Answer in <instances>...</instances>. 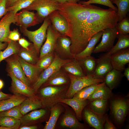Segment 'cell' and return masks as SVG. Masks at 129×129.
I'll list each match as a JSON object with an SVG mask.
<instances>
[{
	"label": "cell",
	"instance_id": "obj_1",
	"mask_svg": "<svg viewBox=\"0 0 129 129\" xmlns=\"http://www.w3.org/2000/svg\"><path fill=\"white\" fill-rule=\"evenodd\" d=\"M59 11L68 23L65 35L71 41L70 50L74 57L85 48L93 35L115 27L119 21L117 12L112 9L91 4L67 2L62 4Z\"/></svg>",
	"mask_w": 129,
	"mask_h": 129
},
{
	"label": "cell",
	"instance_id": "obj_2",
	"mask_svg": "<svg viewBox=\"0 0 129 129\" xmlns=\"http://www.w3.org/2000/svg\"><path fill=\"white\" fill-rule=\"evenodd\" d=\"M129 95L114 94L110 101V119L117 129L123 127L129 111Z\"/></svg>",
	"mask_w": 129,
	"mask_h": 129
},
{
	"label": "cell",
	"instance_id": "obj_3",
	"mask_svg": "<svg viewBox=\"0 0 129 129\" xmlns=\"http://www.w3.org/2000/svg\"><path fill=\"white\" fill-rule=\"evenodd\" d=\"M69 86H50L41 87L36 95L40 100L43 108H50L59 100L65 98Z\"/></svg>",
	"mask_w": 129,
	"mask_h": 129
},
{
	"label": "cell",
	"instance_id": "obj_4",
	"mask_svg": "<svg viewBox=\"0 0 129 129\" xmlns=\"http://www.w3.org/2000/svg\"><path fill=\"white\" fill-rule=\"evenodd\" d=\"M64 110L59 118L55 129H89L90 127L79 122L73 109L69 106L61 102Z\"/></svg>",
	"mask_w": 129,
	"mask_h": 129
},
{
	"label": "cell",
	"instance_id": "obj_5",
	"mask_svg": "<svg viewBox=\"0 0 129 129\" xmlns=\"http://www.w3.org/2000/svg\"><path fill=\"white\" fill-rule=\"evenodd\" d=\"M67 74L70 79V83L65 98H72L76 93L84 87L101 83L104 81V78L96 77L92 75L77 77Z\"/></svg>",
	"mask_w": 129,
	"mask_h": 129
},
{
	"label": "cell",
	"instance_id": "obj_6",
	"mask_svg": "<svg viewBox=\"0 0 129 129\" xmlns=\"http://www.w3.org/2000/svg\"><path fill=\"white\" fill-rule=\"evenodd\" d=\"M71 59H63L57 54H55L54 59L52 64L41 72L37 81L31 86L35 94H37L42 85L51 76L60 70L64 65Z\"/></svg>",
	"mask_w": 129,
	"mask_h": 129
},
{
	"label": "cell",
	"instance_id": "obj_7",
	"mask_svg": "<svg viewBox=\"0 0 129 129\" xmlns=\"http://www.w3.org/2000/svg\"><path fill=\"white\" fill-rule=\"evenodd\" d=\"M51 23L47 16L44 19L41 26L35 31H30L27 28L21 27V29L23 34L33 43V46L38 54L43 43L46 39L47 29Z\"/></svg>",
	"mask_w": 129,
	"mask_h": 129
},
{
	"label": "cell",
	"instance_id": "obj_8",
	"mask_svg": "<svg viewBox=\"0 0 129 129\" xmlns=\"http://www.w3.org/2000/svg\"><path fill=\"white\" fill-rule=\"evenodd\" d=\"M50 114V109L45 108L32 111L23 115L20 119V126L40 125L42 123L46 122Z\"/></svg>",
	"mask_w": 129,
	"mask_h": 129
},
{
	"label": "cell",
	"instance_id": "obj_9",
	"mask_svg": "<svg viewBox=\"0 0 129 129\" xmlns=\"http://www.w3.org/2000/svg\"><path fill=\"white\" fill-rule=\"evenodd\" d=\"M59 7V4L53 0H36L25 9L36 11L38 18L45 19L53 12L58 10Z\"/></svg>",
	"mask_w": 129,
	"mask_h": 129
},
{
	"label": "cell",
	"instance_id": "obj_10",
	"mask_svg": "<svg viewBox=\"0 0 129 129\" xmlns=\"http://www.w3.org/2000/svg\"><path fill=\"white\" fill-rule=\"evenodd\" d=\"M118 34L115 27L104 29L103 31L102 40L95 47L93 53L109 52L114 46L115 40Z\"/></svg>",
	"mask_w": 129,
	"mask_h": 129
},
{
	"label": "cell",
	"instance_id": "obj_11",
	"mask_svg": "<svg viewBox=\"0 0 129 129\" xmlns=\"http://www.w3.org/2000/svg\"><path fill=\"white\" fill-rule=\"evenodd\" d=\"M108 115L106 113L102 115L94 112L86 106L83 110L81 114L84 123L89 127L95 129H104L106 119Z\"/></svg>",
	"mask_w": 129,
	"mask_h": 129
},
{
	"label": "cell",
	"instance_id": "obj_12",
	"mask_svg": "<svg viewBox=\"0 0 129 129\" xmlns=\"http://www.w3.org/2000/svg\"><path fill=\"white\" fill-rule=\"evenodd\" d=\"M60 35L50 23L47 29L45 41L40 51L39 59L53 52L57 39Z\"/></svg>",
	"mask_w": 129,
	"mask_h": 129
},
{
	"label": "cell",
	"instance_id": "obj_13",
	"mask_svg": "<svg viewBox=\"0 0 129 129\" xmlns=\"http://www.w3.org/2000/svg\"><path fill=\"white\" fill-rule=\"evenodd\" d=\"M111 55L108 52L100 56L97 59L95 69L92 75L104 78L107 74L113 69L110 59Z\"/></svg>",
	"mask_w": 129,
	"mask_h": 129
},
{
	"label": "cell",
	"instance_id": "obj_14",
	"mask_svg": "<svg viewBox=\"0 0 129 129\" xmlns=\"http://www.w3.org/2000/svg\"><path fill=\"white\" fill-rule=\"evenodd\" d=\"M8 72L12 80L10 90L13 94L21 95L27 97L36 95L31 87L28 86L17 78L11 72Z\"/></svg>",
	"mask_w": 129,
	"mask_h": 129
},
{
	"label": "cell",
	"instance_id": "obj_15",
	"mask_svg": "<svg viewBox=\"0 0 129 129\" xmlns=\"http://www.w3.org/2000/svg\"><path fill=\"white\" fill-rule=\"evenodd\" d=\"M16 14V23L24 28L34 26L39 22L37 16L33 12L24 9Z\"/></svg>",
	"mask_w": 129,
	"mask_h": 129
},
{
	"label": "cell",
	"instance_id": "obj_16",
	"mask_svg": "<svg viewBox=\"0 0 129 129\" xmlns=\"http://www.w3.org/2000/svg\"><path fill=\"white\" fill-rule=\"evenodd\" d=\"M16 14L8 11L0 20V42L8 43L11 40L8 38L10 27L12 23L15 24Z\"/></svg>",
	"mask_w": 129,
	"mask_h": 129
},
{
	"label": "cell",
	"instance_id": "obj_17",
	"mask_svg": "<svg viewBox=\"0 0 129 129\" xmlns=\"http://www.w3.org/2000/svg\"><path fill=\"white\" fill-rule=\"evenodd\" d=\"M71 43L69 37L61 34L57 39L54 51L60 57L67 59H73L74 56L70 50Z\"/></svg>",
	"mask_w": 129,
	"mask_h": 129
},
{
	"label": "cell",
	"instance_id": "obj_18",
	"mask_svg": "<svg viewBox=\"0 0 129 129\" xmlns=\"http://www.w3.org/2000/svg\"><path fill=\"white\" fill-rule=\"evenodd\" d=\"M110 59L113 69L123 72L126 65L129 63V48L121 50L111 54Z\"/></svg>",
	"mask_w": 129,
	"mask_h": 129
},
{
	"label": "cell",
	"instance_id": "obj_19",
	"mask_svg": "<svg viewBox=\"0 0 129 129\" xmlns=\"http://www.w3.org/2000/svg\"><path fill=\"white\" fill-rule=\"evenodd\" d=\"M18 55L5 59L8 71L11 72L17 78L28 86L31 87L19 61Z\"/></svg>",
	"mask_w": 129,
	"mask_h": 129
},
{
	"label": "cell",
	"instance_id": "obj_20",
	"mask_svg": "<svg viewBox=\"0 0 129 129\" xmlns=\"http://www.w3.org/2000/svg\"><path fill=\"white\" fill-rule=\"evenodd\" d=\"M18 56L21 67L31 86L37 81L42 72L36 64L29 63Z\"/></svg>",
	"mask_w": 129,
	"mask_h": 129
},
{
	"label": "cell",
	"instance_id": "obj_21",
	"mask_svg": "<svg viewBox=\"0 0 129 129\" xmlns=\"http://www.w3.org/2000/svg\"><path fill=\"white\" fill-rule=\"evenodd\" d=\"M59 102L64 103L70 107L74 111L77 118L80 121L82 120V111L89 104V101L87 99H81L73 97L71 98L60 99Z\"/></svg>",
	"mask_w": 129,
	"mask_h": 129
},
{
	"label": "cell",
	"instance_id": "obj_22",
	"mask_svg": "<svg viewBox=\"0 0 129 129\" xmlns=\"http://www.w3.org/2000/svg\"><path fill=\"white\" fill-rule=\"evenodd\" d=\"M53 27L61 35H66L68 29L67 21L58 10L51 13L48 16Z\"/></svg>",
	"mask_w": 129,
	"mask_h": 129
},
{
	"label": "cell",
	"instance_id": "obj_23",
	"mask_svg": "<svg viewBox=\"0 0 129 129\" xmlns=\"http://www.w3.org/2000/svg\"><path fill=\"white\" fill-rule=\"evenodd\" d=\"M70 80L67 74L59 70L51 76L41 86L43 87L48 86H69Z\"/></svg>",
	"mask_w": 129,
	"mask_h": 129
},
{
	"label": "cell",
	"instance_id": "obj_24",
	"mask_svg": "<svg viewBox=\"0 0 129 129\" xmlns=\"http://www.w3.org/2000/svg\"><path fill=\"white\" fill-rule=\"evenodd\" d=\"M21 112L23 115L30 112L43 108L41 102L36 95L27 97L19 105Z\"/></svg>",
	"mask_w": 129,
	"mask_h": 129
},
{
	"label": "cell",
	"instance_id": "obj_25",
	"mask_svg": "<svg viewBox=\"0 0 129 129\" xmlns=\"http://www.w3.org/2000/svg\"><path fill=\"white\" fill-rule=\"evenodd\" d=\"M50 109L49 117L48 120L46 122L44 129H55L57 121L64 110V108L61 102H58Z\"/></svg>",
	"mask_w": 129,
	"mask_h": 129
},
{
	"label": "cell",
	"instance_id": "obj_26",
	"mask_svg": "<svg viewBox=\"0 0 129 129\" xmlns=\"http://www.w3.org/2000/svg\"><path fill=\"white\" fill-rule=\"evenodd\" d=\"M122 72L113 69L105 76L104 82L111 90L116 88L120 84L124 76Z\"/></svg>",
	"mask_w": 129,
	"mask_h": 129
},
{
	"label": "cell",
	"instance_id": "obj_27",
	"mask_svg": "<svg viewBox=\"0 0 129 129\" xmlns=\"http://www.w3.org/2000/svg\"><path fill=\"white\" fill-rule=\"evenodd\" d=\"M103 31L99 32L93 35L89 40L85 48L81 52L75 55L74 58L78 60L91 55L93 53L95 46L102 36Z\"/></svg>",
	"mask_w": 129,
	"mask_h": 129
},
{
	"label": "cell",
	"instance_id": "obj_28",
	"mask_svg": "<svg viewBox=\"0 0 129 129\" xmlns=\"http://www.w3.org/2000/svg\"><path fill=\"white\" fill-rule=\"evenodd\" d=\"M27 97L13 94L8 98L0 101V113L19 105Z\"/></svg>",
	"mask_w": 129,
	"mask_h": 129
},
{
	"label": "cell",
	"instance_id": "obj_29",
	"mask_svg": "<svg viewBox=\"0 0 129 129\" xmlns=\"http://www.w3.org/2000/svg\"><path fill=\"white\" fill-rule=\"evenodd\" d=\"M38 54L33 45L30 46L28 49L21 48L17 55L26 62L32 64H36L39 59Z\"/></svg>",
	"mask_w": 129,
	"mask_h": 129
},
{
	"label": "cell",
	"instance_id": "obj_30",
	"mask_svg": "<svg viewBox=\"0 0 129 129\" xmlns=\"http://www.w3.org/2000/svg\"><path fill=\"white\" fill-rule=\"evenodd\" d=\"M68 73L77 77L86 76L78 60L73 58L62 67Z\"/></svg>",
	"mask_w": 129,
	"mask_h": 129
},
{
	"label": "cell",
	"instance_id": "obj_31",
	"mask_svg": "<svg viewBox=\"0 0 129 129\" xmlns=\"http://www.w3.org/2000/svg\"><path fill=\"white\" fill-rule=\"evenodd\" d=\"M97 59L90 55L78 60L86 75H93L96 65Z\"/></svg>",
	"mask_w": 129,
	"mask_h": 129
},
{
	"label": "cell",
	"instance_id": "obj_32",
	"mask_svg": "<svg viewBox=\"0 0 129 129\" xmlns=\"http://www.w3.org/2000/svg\"><path fill=\"white\" fill-rule=\"evenodd\" d=\"M109 100L97 99L89 101V104L87 105L94 112L99 114L104 115L106 113Z\"/></svg>",
	"mask_w": 129,
	"mask_h": 129
},
{
	"label": "cell",
	"instance_id": "obj_33",
	"mask_svg": "<svg viewBox=\"0 0 129 129\" xmlns=\"http://www.w3.org/2000/svg\"><path fill=\"white\" fill-rule=\"evenodd\" d=\"M114 93L105 84L96 90L88 99L89 101L101 99L109 100Z\"/></svg>",
	"mask_w": 129,
	"mask_h": 129
},
{
	"label": "cell",
	"instance_id": "obj_34",
	"mask_svg": "<svg viewBox=\"0 0 129 129\" xmlns=\"http://www.w3.org/2000/svg\"><path fill=\"white\" fill-rule=\"evenodd\" d=\"M8 43L7 48L4 51H0V63L12 55L17 54L21 49L19 44L16 41L11 40Z\"/></svg>",
	"mask_w": 129,
	"mask_h": 129
},
{
	"label": "cell",
	"instance_id": "obj_35",
	"mask_svg": "<svg viewBox=\"0 0 129 129\" xmlns=\"http://www.w3.org/2000/svg\"><path fill=\"white\" fill-rule=\"evenodd\" d=\"M105 84L103 82L101 83L92 85L86 87L77 92L73 97L81 99H87L96 90Z\"/></svg>",
	"mask_w": 129,
	"mask_h": 129
},
{
	"label": "cell",
	"instance_id": "obj_36",
	"mask_svg": "<svg viewBox=\"0 0 129 129\" xmlns=\"http://www.w3.org/2000/svg\"><path fill=\"white\" fill-rule=\"evenodd\" d=\"M117 38L118 39L117 42L109 52L111 55L121 50L129 47V35L118 34Z\"/></svg>",
	"mask_w": 129,
	"mask_h": 129
},
{
	"label": "cell",
	"instance_id": "obj_37",
	"mask_svg": "<svg viewBox=\"0 0 129 129\" xmlns=\"http://www.w3.org/2000/svg\"><path fill=\"white\" fill-rule=\"evenodd\" d=\"M118 7L117 14L119 22L126 17L129 11V0H114L112 2Z\"/></svg>",
	"mask_w": 129,
	"mask_h": 129
},
{
	"label": "cell",
	"instance_id": "obj_38",
	"mask_svg": "<svg viewBox=\"0 0 129 129\" xmlns=\"http://www.w3.org/2000/svg\"><path fill=\"white\" fill-rule=\"evenodd\" d=\"M20 125V119L9 116L1 117L0 126L5 127L6 129H19Z\"/></svg>",
	"mask_w": 129,
	"mask_h": 129
},
{
	"label": "cell",
	"instance_id": "obj_39",
	"mask_svg": "<svg viewBox=\"0 0 129 129\" xmlns=\"http://www.w3.org/2000/svg\"><path fill=\"white\" fill-rule=\"evenodd\" d=\"M55 56L53 52L39 59L36 65L41 72L48 67L52 63Z\"/></svg>",
	"mask_w": 129,
	"mask_h": 129
},
{
	"label": "cell",
	"instance_id": "obj_40",
	"mask_svg": "<svg viewBox=\"0 0 129 129\" xmlns=\"http://www.w3.org/2000/svg\"><path fill=\"white\" fill-rule=\"evenodd\" d=\"M36 0H20L13 4L11 6L6 8L7 13L12 11L15 13L19 11L26 8L30 5Z\"/></svg>",
	"mask_w": 129,
	"mask_h": 129
},
{
	"label": "cell",
	"instance_id": "obj_41",
	"mask_svg": "<svg viewBox=\"0 0 129 129\" xmlns=\"http://www.w3.org/2000/svg\"><path fill=\"white\" fill-rule=\"evenodd\" d=\"M23 116L20 111L19 105L0 113V116L1 117H11L20 120Z\"/></svg>",
	"mask_w": 129,
	"mask_h": 129
},
{
	"label": "cell",
	"instance_id": "obj_42",
	"mask_svg": "<svg viewBox=\"0 0 129 129\" xmlns=\"http://www.w3.org/2000/svg\"><path fill=\"white\" fill-rule=\"evenodd\" d=\"M118 34L126 35L129 33V19L126 17L118 22L115 26Z\"/></svg>",
	"mask_w": 129,
	"mask_h": 129
},
{
	"label": "cell",
	"instance_id": "obj_43",
	"mask_svg": "<svg viewBox=\"0 0 129 129\" xmlns=\"http://www.w3.org/2000/svg\"><path fill=\"white\" fill-rule=\"evenodd\" d=\"M79 2L83 4H96L104 5L110 8L117 12L118 9L115 7L110 0H89L86 1H80Z\"/></svg>",
	"mask_w": 129,
	"mask_h": 129
},
{
	"label": "cell",
	"instance_id": "obj_44",
	"mask_svg": "<svg viewBox=\"0 0 129 129\" xmlns=\"http://www.w3.org/2000/svg\"><path fill=\"white\" fill-rule=\"evenodd\" d=\"M20 35L17 29H15L10 31L8 38L10 40L15 41H18L20 38Z\"/></svg>",
	"mask_w": 129,
	"mask_h": 129
},
{
	"label": "cell",
	"instance_id": "obj_45",
	"mask_svg": "<svg viewBox=\"0 0 129 129\" xmlns=\"http://www.w3.org/2000/svg\"><path fill=\"white\" fill-rule=\"evenodd\" d=\"M7 0H0V19L7 13L6 5Z\"/></svg>",
	"mask_w": 129,
	"mask_h": 129
},
{
	"label": "cell",
	"instance_id": "obj_46",
	"mask_svg": "<svg viewBox=\"0 0 129 129\" xmlns=\"http://www.w3.org/2000/svg\"><path fill=\"white\" fill-rule=\"evenodd\" d=\"M104 129H117L114 124L109 118L108 116L103 126Z\"/></svg>",
	"mask_w": 129,
	"mask_h": 129
},
{
	"label": "cell",
	"instance_id": "obj_47",
	"mask_svg": "<svg viewBox=\"0 0 129 129\" xmlns=\"http://www.w3.org/2000/svg\"><path fill=\"white\" fill-rule=\"evenodd\" d=\"M18 41L19 45L23 48L27 49H29V46L32 44L24 38H20Z\"/></svg>",
	"mask_w": 129,
	"mask_h": 129
},
{
	"label": "cell",
	"instance_id": "obj_48",
	"mask_svg": "<svg viewBox=\"0 0 129 129\" xmlns=\"http://www.w3.org/2000/svg\"><path fill=\"white\" fill-rule=\"evenodd\" d=\"M40 125H33L20 126L19 129H37L39 128Z\"/></svg>",
	"mask_w": 129,
	"mask_h": 129
},
{
	"label": "cell",
	"instance_id": "obj_49",
	"mask_svg": "<svg viewBox=\"0 0 129 129\" xmlns=\"http://www.w3.org/2000/svg\"><path fill=\"white\" fill-rule=\"evenodd\" d=\"M11 95V94H6L0 91V101L9 98Z\"/></svg>",
	"mask_w": 129,
	"mask_h": 129
},
{
	"label": "cell",
	"instance_id": "obj_50",
	"mask_svg": "<svg viewBox=\"0 0 129 129\" xmlns=\"http://www.w3.org/2000/svg\"><path fill=\"white\" fill-rule=\"evenodd\" d=\"M59 4L64 3L67 2H78L80 0H53Z\"/></svg>",
	"mask_w": 129,
	"mask_h": 129
},
{
	"label": "cell",
	"instance_id": "obj_51",
	"mask_svg": "<svg viewBox=\"0 0 129 129\" xmlns=\"http://www.w3.org/2000/svg\"><path fill=\"white\" fill-rule=\"evenodd\" d=\"M124 72L123 74L124 76L126 77L128 81H129V67L125 68L124 70Z\"/></svg>",
	"mask_w": 129,
	"mask_h": 129
},
{
	"label": "cell",
	"instance_id": "obj_52",
	"mask_svg": "<svg viewBox=\"0 0 129 129\" xmlns=\"http://www.w3.org/2000/svg\"><path fill=\"white\" fill-rule=\"evenodd\" d=\"M20 0H7L6 5V8L11 6L13 4Z\"/></svg>",
	"mask_w": 129,
	"mask_h": 129
},
{
	"label": "cell",
	"instance_id": "obj_53",
	"mask_svg": "<svg viewBox=\"0 0 129 129\" xmlns=\"http://www.w3.org/2000/svg\"><path fill=\"white\" fill-rule=\"evenodd\" d=\"M8 44L7 43L0 42V51L7 47Z\"/></svg>",
	"mask_w": 129,
	"mask_h": 129
},
{
	"label": "cell",
	"instance_id": "obj_54",
	"mask_svg": "<svg viewBox=\"0 0 129 129\" xmlns=\"http://www.w3.org/2000/svg\"><path fill=\"white\" fill-rule=\"evenodd\" d=\"M4 83L3 81L0 79V90H1L3 88L4 86Z\"/></svg>",
	"mask_w": 129,
	"mask_h": 129
},
{
	"label": "cell",
	"instance_id": "obj_55",
	"mask_svg": "<svg viewBox=\"0 0 129 129\" xmlns=\"http://www.w3.org/2000/svg\"><path fill=\"white\" fill-rule=\"evenodd\" d=\"M1 117L0 116V119H1Z\"/></svg>",
	"mask_w": 129,
	"mask_h": 129
},
{
	"label": "cell",
	"instance_id": "obj_56",
	"mask_svg": "<svg viewBox=\"0 0 129 129\" xmlns=\"http://www.w3.org/2000/svg\"><path fill=\"white\" fill-rule=\"evenodd\" d=\"M114 0H110L112 2L113 1H114Z\"/></svg>",
	"mask_w": 129,
	"mask_h": 129
},
{
	"label": "cell",
	"instance_id": "obj_57",
	"mask_svg": "<svg viewBox=\"0 0 129 129\" xmlns=\"http://www.w3.org/2000/svg\"><path fill=\"white\" fill-rule=\"evenodd\" d=\"M86 0V1H88L89 0Z\"/></svg>",
	"mask_w": 129,
	"mask_h": 129
}]
</instances>
